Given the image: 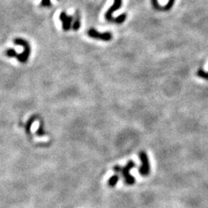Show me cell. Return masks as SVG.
<instances>
[{"instance_id":"cell-1","label":"cell","mask_w":208,"mask_h":208,"mask_svg":"<svg viewBox=\"0 0 208 208\" xmlns=\"http://www.w3.org/2000/svg\"><path fill=\"white\" fill-rule=\"evenodd\" d=\"M134 167H135V163H134V161L130 160L128 162V163L126 164L123 168H120V167H118V166H115L113 169L116 172H117V173H122L123 176L124 177L126 184H129V185H132V184H134V183H135L136 180L135 178H134L132 175H130L129 171H130V170H132Z\"/></svg>"},{"instance_id":"cell-2","label":"cell","mask_w":208,"mask_h":208,"mask_svg":"<svg viewBox=\"0 0 208 208\" xmlns=\"http://www.w3.org/2000/svg\"><path fill=\"white\" fill-rule=\"evenodd\" d=\"M13 42L15 45L22 46L23 47V49H24L23 52L22 53H20V54H18V53H16L15 57L16 58V59H18L20 62H22V63H25V62H27L28 59H29V54H30V49H31L30 46H29V44L28 43L27 41L23 40V39H19V38L15 39Z\"/></svg>"},{"instance_id":"cell-3","label":"cell","mask_w":208,"mask_h":208,"mask_svg":"<svg viewBox=\"0 0 208 208\" xmlns=\"http://www.w3.org/2000/svg\"><path fill=\"white\" fill-rule=\"evenodd\" d=\"M140 160H141L142 165L140 167V169H139V173H140L141 176H148L150 172H151V166H150L149 159H148V156L146 155V152H144V151L140 152Z\"/></svg>"},{"instance_id":"cell-4","label":"cell","mask_w":208,"mask_h":208,"mask_svg":"<svg viewBox=\"0 0 208 208\" xmlns=\"http://www.w3.org/2000/svg\"><path fill=\"white\" fill-rule=\"evenodd\" d=\"M89 36L96 40H103V41H109L112 39V35L109 32H99L94 29H90L87 32Z\"/></svg>"},{"instance_id":"cell-5","label":"cell","mask_w":208,"mask_h":208,"mask_svg":"<svg viewBox=\"0 0 208 208\" xmlns=\"http://www.w3.org/2000/svg\"><path fill=\"white\" fill-rule=\"evenodd\" d=\"M121 5H122V0H114L113 4L109 7V9H108L107 12H106V15H105V17H106V19L108 20V21L115 22V19L112 17V13H113L115 11L118 10V9L121 7Z\"/></svg>"},{"instance_id":"cell-6","label":"cell","mask_w":208,"mask_h":208,"mask_svg":"<svg viewBox=\"0 0 208 208\" xmlns=\"http://www.w3.org/2000/svg\"><path fill=\"white\" fill-rule=\"evenodd\" d=\"M59 19L62 23V29L65 31H68L71 28V23L73 17L67 15L65 12H62L59 15Z\"/></svg>"},{"instance_id":"cell-7","label":"cell","mask_w":208,"mask_h":208,"mask_svg":"<svg viewBox=\"0 0 208 208\" xmlns=\"http://www.w3.org/2000/svg\"><path fill=\"white\" fill-rule=\"evenodd\" d=\"M119 179H120V177H119L118 175H113V176H111L110 178H109V181H108V184H109V186L110 187H114L116 186V184H117V182L119 181Z\"/></svg>"},{"instance_id":"cell-8","label":"cell","mask_w":208,"mask_h":208,"mask_svg":"<svg viewBox=\"0 0 208 208\" xmlns=\"http://www.w3.org/2000/svg\"><path fill=\"white\" fill-rule=\"evenodd\" d=\"M73 29L76 31L78 30V29L80 28V19H79V15H78V13H76V19L74 21V23H73Z\"/></svg>"},{"instance_id":"cell-9","label":"cell","mask_w":208,"mask_h":208,"mask_svg":"<svg viewBox=\"0 0 208 208\" xmlns=\"http://www.w3.org/2000/svg\"><path fill=\"white\" fill-rule=\"evenodd\" d=\"M197 75L199 77H201V78H203V79H207L208 80V73H206V72H204V70H201V69H200V70L197 71Z\"/></svg>"},{"instance_id":"cell-10","label":"cell","mask_w":208,"mask_h":208,"mask_svg":"<svg viewBox=\"0 0 208 208\" xmlns=\"http://www.w3.org/2000/svg\"><path fill=\"white\" fill-rule=\"evenodd\" d=\"M126 14H122V15H119L118 17H117V18L115 19V22L117 23H123V22L125 21V19H126Z\"/></svg>"},{"instance_id":"cell-11","label":"cell","mask_w":208,"mask_h":208,"mask_svg":"<svg viewBox=\"0 0 208 208\" xmlns=\"http://www.w3.org/2000/svg\"><path fill=\"white\" fill-rule=\"evenodd\" d=\"M35 120H36V117H32V118H31L30 120H29V122H28V123H27V124L26 125V132H27V133H29V130H30L31 126H32V123H33V122L35 121Z\"/></svg>"},{"instance_id":"cell-12","label":"cell","mask_w":208,"mask_h":208,"mask_svg":"<svg viewBox=\"0 0 208 208\" xmlns=\"http://www.w3.org/2000/svg\"><path fill=\"white\" fill-rule=\"evenodd\" d=\"M15 54H16V52L13 49H9L6 51V55L9 57H15Z\"/></svg>"},{"instance_id":"cell-13","label":"cell","mask_w":208,"mask_h":208,"mask_svg":"<svg viewBox=\"0 0 208 208\" xmlns=\"http://www.w3.org/2000/svg\"><path fill=\"white\" fill-rule=\"evenodd\" d=\"M41 5L46 7H49L51 6V1L50 0H42Z\"/></svg>"}]
</instances>
